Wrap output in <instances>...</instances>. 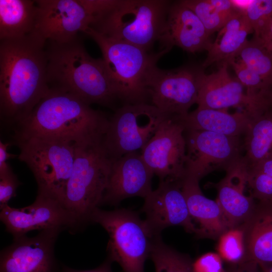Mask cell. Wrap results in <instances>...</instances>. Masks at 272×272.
Listing matches in <instances>:
<instances>
[{
    "mask_svg": "<svg viewBox=\"0 0 272 272\" xmlns=\"http://www.w3.org/2000/svg\"><path fill=\"white\" fill-rule=\"evenodd\" d=\"M9 143H4L0 141V177L6 175L13 171L8 160L18 157L17 155L9 153L8 152Z\"/></svg>",
    "mask_w": 272,
    "mask_h": 272,
    "instance_id": "obj_37",
    "label": "cell"
},
{
    "mask_svg": "<svg viewBox=\"0 0 272 272\" xmlns=\"http://www.w3.org/2000/svg\"><path fill=\"white\" fill-rule=\"evenodd\" d=\"M49 88L65 91L89 105L111 107L117 100L102 58L87 52L78 37L66 43L46 42Z\"/></svg>",
    "mask_w": 272,
    "mask_h": 272,
    "instance_id": "obj_3",
    "label": "cell"
},
{
    "mask_svg": "<svg viewBox=\"0 0 272 272\" xmlns=\"http://www.w3.org/2000/svg\"><path fill=\"white\" fill-rule=\"evenodd\" d=\"M239 227L243 232L244 261L272 263V200L258 201Z\"/></svg>",
    "mask_w": 272,
    "mask_h": 272,
    "instance_id": "obj_21",
    "label": "cell"
},
{
    "mask_svg": "<svg viewBox=\"0 0 272 272\" xmlns=\"http://www.w3.org/2000/svg\"><path fill=\"white\" fill-rule=\"evenodd\" d=\"M184 134L186 176L200 181L215 171H227L242 159L243 142L240 137L195 130H184Z\"/></svg>",
    "mask_w": 272,
    "mask_h": 272,
    "instance_id": "obj_10",
    "label": "cell"
},
{
    "mask_svg": "<svg viewBox=\"0 0 272 272\" xmlns=\"http://www.w3.org/2000/svg\"><path fill=\"white\" fill-rule=\"evenodd\" d=\"M36 1L0 0V40L19 38L34 32Z\"/></svg>",
    "mask_w": 272,
    "mask_h": 272,
    "instance_id": "obj_25",
    "label": "cell"
},
{
    "mask_svg": "<svg viewBox=\"0 0 272 272\" xmlns=\"http://www.w3.org/2000/svg\"><path fill=\"white\" fill-rule=\"evenodd\" d=\"M244 135L241 162L249 170L272 155V107L253 117Z\"/></svg>",
    "mask_w": 272,
    "mask_h": 272,
    "instance_id": "obj_26",
    "label": "cell"
},
{
    "mask_svg": "<svg viewBox=\"0 0 272 272\" xmlns=\"http://www.w3.org/2000/svg\"><path fill=\"white\" fill-rule=\"evenodd\" d=\"M199 72L189 67L165 70L155 66L147 82L151 104L170 116L186 115L196 104Z\"/></svg>",
    "mask_w": 272,
    "mask_h": 272,
    "instance_id": "obj_12",
    "label": "cell"
},
{
    "mask_svg": "<svg viewBox=\"0 0 272 272\" xmlns=\"http://www.w3.org/2000/svg\"><path fill=\"white\" fill-rule=\"evenodd\" d=\"M80 1L92 17L93 22L114 7L118 2V0Z\"/></svg>",
    "mask_w": 272,
    "mask_h": 272,
    "instance_id": "obj_36",
    "label": "cell"
},
{
    "mask_svg": "<svg viewBox=\"0 0 272 272\" xmlns=\"http://www.w3.org/2000/svg\"><path fill=\"white\" fill-rule=\"evenodd\" d=\"M112 164L102 141L76 143L73 167L62 200L72 233L92 223L93 212L102 205Z\"/></svg>",
    "mask_w": 272,
    "mask_h": 272,
    "instance_id": "obj_4",
    "label": "cell"
},
{
    "mask_svg": "<svg viewBox=\"0 0 272 272\" xmlns=\"http://www.w3.org/2000/svg\"><path fill=\"white\" fill-rule=\"evenodd\" d=\"M91 222L100 225L108 234V259L117 262L124 272H144L154 237L137 213L126 209L105 211L98 208L92 215Z\"/></svg>",
    "mask_w": 272,
    "mask_h": 272,
    "instance_id": "obj_8",
    "label": "cell"
},
{
    "mask_svg": "<svg viewBox=\"0 0 272 272\" xmlns=\"http://www.w3.org/2000/svg\"><path fill=\"white\" fill-rule=\"evenodd\" d=\"M247 170L241 161L227 171L214 184L218 203L229 229L240 226L252 213L256 202L244 193L247 185Z\"/></svg>",
    "mask_w": 272,
    "mask_h": 272,
    "instance_id": "obj_20",
    "label": "cell"
},
{
    "mask_svg": "<svg viewBox=\"0 0 272 272\" xmlns=\"http://www.w3.org/2000/svg\"><path fill=\"white\" fill-rule=\"evenodd\" d=\"M256 171L272 177V155L265 158L253 168L247 171Z\"/></svg>",
    "mask_w": 272,
    "mask_h": 272,
    "instance_id": "obj_39",
    "label": "cell"
},
{
    "mask_svg": "<svg viewBox=\"0 0 272 272\" xmlns=\"http://www.w3.org/2000/svg\"><path fill=\"white\" fill-rule=\"evenodd\" d=\"M223 259L218 253H205L192 261L194 272H224Z\"/></svg>",
    "mask_w": 272,
    "mask_h": 272,
    "instance_id": "obj_34",
    "label": "cell"
},
{
    "mask_svg": "<svg viewBox=\"0 0 272 272\" xmlns=\"http://www.w3.org/2000/svg\"><path fill=\"white\" fill-rule=\"evenodd\" d=\"M224 272H260V270L257 263L247 261L237 264L228 265Z\"/></svg>",
    "mask_w": 272,
    "mask_h": 272,
    "instance_id": "obj_38",
    "label": "cell"
},
{
    "mask_svg": "<svg viewBox=\"0 0 272 272\" xmlns=\"http://www.w3.org/2000/svg\"><path fill=\"white\" fill-rule=\"evenodd\" d=\"M61 231L44 230L34 237L14 239L1 252L0 272H56L54 246Z\"/></svg>",
    "mask_w": 272,
    "mask_h": 272,
    "instance_id": "obj_16",
    "label": "cell"
},
{
    "mask_svg": "<svg viewBox=\"0 0 272 272\" xmlns=\"http://www.w3.org/2000/svg\"><path fill=\"white\" fill-rule=\"evenodd\" d=\"M171 3L165 0H118L90 27L107 37L149 51L159 40Z\"/></svg>",
    "mask_w": 272,
    "mask_h": 272,
    "instance_id": "obj_6",
    "label": "cell"
},
{
    "mask_svg": "<svg viewBox=\"0 0 272 272\" xmlns=\"http://www.w3.org/2000/svg\"><path fill=\"white\" fill-rule=\"evenodd\" d=\"M181 2L193 11L211 35L220 31L240 10L232 1L183 0Z\"/></svg>",
    "mask_w": 272,
    "mask_h": 272,
    "instance_id": "obj_27",
    "label": "cell"
},
{
    "mask_svg": "<svg viewBox=\"0 0 272 272\" xmlns=\"http://www.w3.org/2000/svg\"><path fill=\"white\" fill-rule=\"evenodd\" d=\"M97 44L117 99L125 104L150 103L149 76L158 60L169 51L156 53L107 37L89 27L84 33Z\"/></svg>",
    "mask_w": 272,
    "mask_h": 272,
    "instance_id": "obj_5",
    "label": "cell"
},
{
    "mask_svg": "<svg viewBox=\"0 0 272 272\" xmlns=\"http://www.w3.org/2000/svg\"><path fill=\"white\" fill-rule=\"evenodd\" d=\"M111 262L108 258L106 261L98 267L90 270H78L65 267L63 268V272H112L111 268Z\"/></svg>",
    "mask_w": 272,
    "mask_h": 272,
    "instance_id": "obj_40",
    "label": "cell"
},
{
    "mask_svg": "<svg viewBox=\"0 0 272 272\" xmlns=\"http://www.w3.org/2000/svg\"><path fill=\"white\" fill-rule=\"evenodd\" d=\"M218 253L228 265L244 262L243 232L240 227L228 230L218 239Z\"/></svg>",
    "mask_w": 272,
    "mask_h": 272,
    "instance_id": "obj_31",
    "label": "cell"
},
{
    "mask_svg": "<svg viewBox=\"0 0 272 272\" xmlns=\"http://www.w3.org/2000/svg\"><path fill=\"white\" fill-rule=\"evenodd\" d=\"M14 142L20 150L19 160L25 163L34 175L38 193L51 197L62 205L73 167L76 143L48 137H31Z\"/></svg>",
    "mask_w": 272,
    "mask_h": 272,
    "instance_id": "obj_7",
    "label": "cell"
},
{
    "mask_svg": "<svg viewBox=\"0 0 272 272\" xmlns=\"http://www.w3.org/2000/svg\"><path fill=\"white\" fill-rule=\"evenodd\" d=\"M269 99L270 105L272 107V89L270 90L269 94Z\"/></svg>",
    "mask_w": 272,
    "mask_h": 272,
    "instance_id": "obj_42",
    "label": "cell"
},
{
    "mask_svg": "<svg viewBox=\"0 0 272 272\" xmlns=\"http://www.w3.org/2000/svg\"><path fill=\"white\" fill-rule=\"evenodd\" d=\"M184 130L178 117L170 116L141 151L143 160L159 181H180L185 176Z\"/></svg>",
    "mask_w": 272,
    "mask_h": 272,
    "instance_id": "obj_11",
    "label": "cell"
},
{
    "mask_svg": "<svg viewBox=\"0 0 272 272\" xmlns=\"http://www.w3.org/2000/svg\"><path fill=\"white\" fill-rule=\"evenodd\" d=\"M237 57L272 89V52L259 40L247 41Z\"/></svg>",
    "mask_w": 272,
    "mask_h": 272,
    "instance_id": "obj_29",
    "label": "cell"
},
{
    "mask_svg": "<svg viewBox=\"0 0 272 272\" xmlns=\"http://www.w3.org/2000/svg\"><path fill=\"white\" fill-rule=\"evenodd\" d=\"M109 119L73 94L49 88L30 115L13 130V140L48 137L75 143L101 141Z\"/></svg>",
    "mask_w": 272,
    "mask_h": 272,
    "instance_id": "obj_2",
    "label": "cell"
},
{
    "mask_svg": "<svg viewBox=\"0 0 272 272\" xmlns=\"http://www.w3.org/2000/svg\"><path fill=\"white\" fill-rule=\"evenodd\" d=\"M46 41L35 32L0 42V118L13 130L49 88Z\"/></svg>",
    "mask_w": 272,
    "mask_h": 272,
    "instance_id": "obj_1",
    "label": "cell"
},
{
    "mask_svg": "<svg viewBox=\"0 0 272 272\" xmlns=\"http://www.w3.org/2000/svg\"><path fill=\"white\" fill-rule=\"evenodd\" d=\"M181 181H160L157 189L144 198L141 211L145 214L144 220L154 237L160 236L166 228L174 226H181L195 236L198 234L189 214Z\"/></svg>",
    "mask_w": 272,
    "mask_h": 272,
    "instance_id": "obj_14",
    "label": "cell"
},
{
    "mask_svg": "<svg viewBox=\"0 0 272 272\" xmlns=\"http://www.w3.org/2000/svg\"><path fill=\"white\" fill-rule=\"evenodd\" d=\"M260 272H272V263L258 264Z\"/></svg>",
    "mask_w": 272,
    "mask_h": 272,
    "instance_id": "obj_41",
    "label": "cell"
},
{
    "mask_svg": "<svg viewBox=\"0 0 272 272\" xmlns=\"http://www.w3.org/2000/svg\"><path fill=\"white\" fill-rule=\"evenodd\" d=\"M252 33V28L244 11L239 10L218 31L202 66L207 67L215 62L228 61L236 58L248 41V35Z\"/></svg>",
    "mask_w": 272,
    "mask_h": 272,
    "instance_id": "obj_24",
    "label": "cell"
},
{
    "mask_svg": "<svg viewBox=\"0 0 272 272\" xmlns=\"http://www.w3.org/2000/svg\"><path fill=\"white\" fill-rule=\"evenodd\" d=\"M21 184L13 171L0 177V208L8 205L9 201L16 195V190Z\"/></svg>",
    "mask_w": 272,
    "mask_h": 272,
    "instance_id": "obj_35",
    "label": "cell"
},
{
    "mask_svg": "<svg viewBox=\"0 0 272 272\" xmlns=\"http://www.w3.org/2000/svg\"><path fill=\"white\" fill-rule=\"evenodd\" d=\"M254 116L244 110L231 114L227 110L197 108L178 118L185 130H204L231 137H241L244 134Z\"/></svg>",
    "mask_w": 272,
    "mask_h": 272,
    "instance_id": "obj_23",
    "label": "cell"
},
{
    "mask_svg": "<svg viewBox=\"0 0 272 272\" xmlns=\"http://www.w3.org/2000/svg\"><path fill=\"white\" fill-rule=\"evenodd\" d=\"M244 11L252 28L253 37L264 43L272 23V0L250 1Z\"/></svg>",
    "mask_w": 272,
    "mask_h": 272,
    "instance_id": "obj_30",
    "label": "cell"
},
{
    "mask_svg": "<svg viewBox=\"0 0 272 272\" xmlns=\"http://www.w3.org/2000/svg\"><path fill=\"white\" fill-rule=\"evenodd\" d=\"M247 173V185L252 197L258 201L272 200V177L253 170Z\"/></svg>",
    "mask_w": 272,
    "mask_h": 272,
    "instance_id": "obj_33",
    "label": "cell"
},
{
    "mask_svg": "<svg viewBox=\"0 0 272 272\" xmlns=\"http://www.w3.org/2000/svg\"><path fill=\"white\" fill-rule=\"evenodd\" d=\"M154 173L141 152L128 153L112 162L102 205L116 206L127 198H145L153 190Z\"/></svg>",
    "mask_w": 272,
    "mask_h": 272,
    "instance_id": "obj_18",
    "label": "cell"
},
{
    "mask_svg": "<svg viewBox=\"0 0 272 272\" xmlns=\"http://www.w3.org/2000/svg\"><path fill=\"white\" fill-rule=\"evenodd\" d=\"M0 219L14 239L36 230L66 229L72 233V222L60 202L39 193L34 202L26 207L15 208L7 205L1 208Z\"/></svg>",
    "mask_w": 272,
    "mask_h": 272,
    "instance_id": "obj_17",
    "label": "cell"
},
{
    "mask_svg": "<svg viewBox=\"0 0 272 272\" xmlns=\"http://www.w3.org/2000/svg\"><path fill=\"white\" fill-rule=\"evenodd\" d=\"M169 116L150 103L125 104L117 108L109 119L102 140L109 158L113 162L141 151Z\"/></svg>",
    "mask_w": 272,
    "mask_h": 272,
    "instance_id": "obj_9",
    "label": "cell"
},
{
    "mask_svg": "<svg viewBox=\"0 0 272 272\" xmlns=\"http://www.w3.org/2000/svg\"><path fill=\"white\" fill-rule=\"evenodd\" d=\"M229 65L228 61H222L218 70L210 74L199 71L197 108L219 110L240 108L254 115L271 108L268 97L252 98L246 95L238 79L229 75Z\"/></svg>",
    "mask_w": 272,
    "mask_h": 272,
    "instance_id": "obj_13",
    "label": "cell"
},
{
    "mask_svg": "<svg viewBox=\"0 0 272 272\" xmlns=\"http://www.w3.org/2000/svg\"><path fill=\"white\" fill-rule=\"evenodd\" d=\"M150 258L155 272H194L190 257L165 244L161 235L153 239Z\"/></svg>",
    "mask_w": 272,
    "mask_h": 272,
    "instance_id": "obj_28",
    "label": "cell"
},
{
    "mask_svg": "<svg viewBox=\"0 0 272 272\" xmlns=\"http://www.w3.org/2000/svg\"><path fill=\"white\" fill-rule=\"evenodd\" d=\"M199 182L186 176L181 181L189 214L198 225L196 237L218 239L229 228L218 203L203 195Z\"/></svg>",
    "mask_w": 272,
    "mask_h": 272,
    "instance_id": "obj_22",
    "label": "cell"
},
{
    "mask_svg": "<svg viewBox=\"0 0 272 272\" xmlns=\"http://www.w3.org/2000/svg\"><path fill=\"white\" fill-rule=\"evenodd\" d=\"M34 32L45 41L63 43L84 33L93 19L80 0H37Z\"/></svg>",
    "mask_w": 272,
    "mask_h": 272,
    "instance_id": "obj_15",
    "label": "cell"
},
{
    "mask_svg": "<svg viewBox=\"0 0 272 272\" xmlns=\"http://www.w3.org/2000/svg\"><path fill=\"white\" fill-rule=\"evenodd\" d=\"M237 76V79L246 89V94L252 98L267 97L271 89L256 73L245 65L239 59L228 61Z\"/></svg>",
    "mask_w": 272,
    "mask_h": 272,
    "instance_id": "obj_32",
    "label": "cell"
},
{
    "mask_svg": "<svg viewBox=\"0 0 272 272\" xmlns=\"http://www.w3.org/2000/svg\"><path fill=\"white\" fill-rule=\"evenodd\" d=\"M210 36L195 13L179 1L171 3L159 41L161 50L177 46L189 52L208 51L212 43Z\"/></svg>",
    "mask_w": 272,
    "mask_h": 272,
    "instance_id": "obj_19",
    "label": "cell"
}]
</instances>
